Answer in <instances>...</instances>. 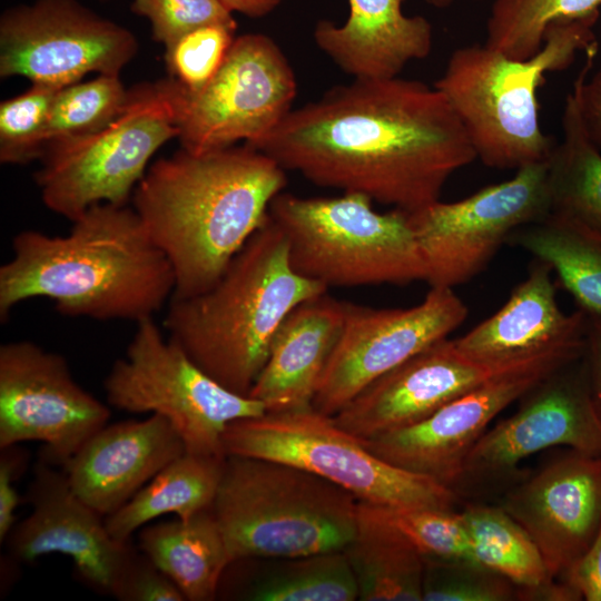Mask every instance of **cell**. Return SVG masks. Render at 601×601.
I'll return each instance as SVG.
<instances>
[{
	"label": "cell",
	"mask_w": 601,
	"mask_h": 601,
	"mask_svg": "<svg viewBox=\"0 0 601 601\" xmlns=\"http://www.w3.org/2000/svg\"><path fill=\"white\" fill-rule=\"evenodd\" d=\"M343 324L344 300L327 292L293 308L276 331L267 361L248 396L272 413L313 407Z\"/></svg>",
	"instance_id": "cell-24"
},
{
	"label": "cell",
	"mask_w": 601,
	"mask_h": 601,
	"mask_svg": "<svg viewBox=\"0 0 601 601\" xmlns=\"http://www.w3.org/2000/svg\"><path fill=\"white\" fill-rule=\"evenodd\" d=\"M283 565L249 588L255 601H353L358 599L354 572L344 550L287 558Z\"/></svg>",
	"instance_id": "cell-31"
},
{
	"label": "cell",
	"mask_w": 601,
	"mask_h": 601,
	"mask_svg": "<svg viewBox=\"0 0 601 601\" xmlns=\"http://www.w3.org/2000/svg\"><path fill=\"white\" fill-rule=\"evenodd\" d=\"M138 50L127 28L78 0H36L0 17V76L61 89L90 72L120 76Z\"/></svg>",
	"instance_id": "cell-13"
},
{
	"label": "cell",
	"mask_w": 601,
	"mask_h": 601,
	"mask_svg": "<svg viewBox=\"0 0 601 601\" xmlns=\"http://www.w3.org/2000/svg\"><path fill=\"white\" fill-rule=\"evenodd\" d=\"M185 452L171 423L150 414L105 425L61 469L73 492L107 516Z\"/></svg>",
	"instance_id": "cell-22"
},
{
	"label": "cell",
	"mask_w": 601,
	"mask_h": 601,
	"mask_svg": "<svg viewBox=\"0 0 601 601\" xmlns=\"http://www.w3.org/2000/svg\"><path fill=\"white\" fill-rule=\"evenodd\" d=\"M100 1H107V0H100Z\"/></svg>",
	"instance_id": "cell-46"
},
{
	"label": "cell",
	"mask_w": 601,
	"mask_h": 601,
	"mask_svg": "<svg viewBox=\"0 0 601 601\" xmlns=\"http://www.w3.org/2000/svg\"><path fill=\"white\" fill-rule=\"evenodd\" d=\"M546 160L452 203L408 211L431 287L454 288L480 274L518 228L551 211Z\"/></svg>",
	"instance_id": "cell-11"
},
{
	"label": "cell",
	"mask_w": 601,
	"mask_h": 601,
	"mask_svg": "<svg viewBox=\"0 0 601 601\" xmlns=\"http://www.w3.org/2000/svg\"><path fill=\"white\" fill-rule=\"evenodd\" d=\"M226 456L185 452L144 485L129 501L105 516L109 533L129 542L135 531L164 514L185 520L211 509Z\"/></svg>",
	"instance_id": "cell-28"
},
{
	"label": "cell",
	"mask_w": 601,
	"mask_h": 601,
	"mask_svg": "<svg viewBox=\"0 0 601 601\" xmlns=\"http://www.w3.org/2000/svg\"><path fill=\"white\" fill-rule=\"evenodd\" d=\"M186 95L173 78L136 86L102 129L48 144L35 175L43 204L71 221L96 204L126 205L152 155L178 137Z\"/></svg>",
	"instance_id": "cell-8"
},
{
	"label": "cell",
	"mask_w": 601,
	"mask_h": 601,
	"mask_svg": "<svg viewBox=\"0 0 601 601\" xmlns=\"http://www.w3.org/2000/svg\"><path fill=\"white\" fill-rule=\"evenodd\" d=\"M595 41L585 51V61L574 82L579 90L580 112L584 127L592 141L601 149V61L590 75L598 55Z\"/></svg>",
	"instance_id": "cell-40"
},
{
	"label": "cell",
	"mask_w": 601,
	"mask_h": 601,
	"mask_svg": "<svg viewBox=\"0 0 601 601\" xmlns=\"http://www.w3.org/2000/svg\"><path fill=\"white\" fill-rule=\"evenodd\" d=\"M509 244L546 263L587 315H601V234L550 211L514 230Z\"/></svg>",
	"instance_id": "cell-29"
},
{
	"label": "cell",
	"mask_w": 601,
	"mask_h": 601,
	"mask_svg": "<svg viewBox=\"0 0 601 601\" xmlns=\"http://www.w3.org/2000/svg\"><path fill=\"white\" fill-rule=\"evenodd\" d=\"M144 552L178 587L186 601H210L231 559L211 509L189 519L145 526Z\"/></svg>",
	"instance_id": "cell-25"
},
{
	"label": "cell",
	"mask_w": 601,
	"mask_h": 601,
	"mask_svg": "<svg viewBox=\"0 0 601 601\" xmlns=\"http://www.w3.org/2000/svg\"><path fill=\"white\" fill-rule=\"evenodd\" d=\"M344 552L356 579L358 600H423V555L370 504L358 503L356 532Z\"/></svg>",
	"instance_id": "cell-27"
},
{
	"label": "cell",
	"mask_w": 601,
	"mask_h": 601,
	"mask_svg": "<svg viewBox=\"0 0 601 601\" xmlns=\"http://www.w3.org/2000/svg\"><path fill=\"white\" fill-rule=\"evenodd\" d=\"M515 413L482 435L452 486L456 492L515 477L519 463L553 446L601 455V420L592 402L583 357L539 381Z\"/></svg>",
	"instance_id": "cell-15"
},
{
	"label": "cell",
	"mask_w": 601,
	"mask_h": 601,
	"mask_svg": "<svg viewBox=\"0 0 601 601\" xmlns=\"http://www.w3.org/2000/svg\"><path fill=\"white\" fill-rule=\"evenodd\" d=\"M223 446L225 455L303 469L371 505L454 511L459 499L452 487L382 460L333 416L313 407L236 420L227 426Z\"/></svg>",
	"instance_id": "cell-9"
},
{
	"label": "cell",
	"mask_w": 601,
	"mask_h": 601,
	"mask_svg": "<svg viewBox=\"0 0 601 601\" xmlns=\"http://www.w3.org/2000/svg\"><path fill=\"white\" fill-rule=\"evenodd\" d=\"M27 501L31 512L4 541L11 558L32 562L46 554L68 555L83 583L112 595L136 552L129 542L116 540L105 516L73 492L65 472L42 460L35 465Z\"/></svg>",
	"instance_id": "cell-18"
},
{
	"label": "cell",
	"mask_w": 601,
	"mask_h": 601,
	"mask_svg": "<svg viewBox=\"0 0 601 601\" xmlns=\"http://www.w3.org/2000/svg\"><path fill=\"white\" fill-rule=\"evenodd\" d=\"M327 289L293 269L286 239L268 217L209 289L170 298L164 326L208 375L248 396L284 318Z\"/></svg>",
	"instance_id": "cell-4"
},
{
	"label": "cell",
	"mask_w": 601,
	"mask_h": 601,
	"mask_svg": "<svg viewBox=\"0 0 601 601\" xmlns=\"http://www.w3.org/2000/svg\"><path fill=\"white\" fill-rule=\"evenodd\" d=\"M552 268L534 258L505 304L454 343L480 365L510 370L583 354L587 314L564 313L556 302Z\"/></svg>",
	"instance_id": "cell-20"
},
{
	"label": "cell",
	"mask_w": 601,
	"mask_h": 601,
	"mask_svg": "<svg viewBox=\"0 0 601 601\" xmlns=\"http://www.w3.org/2000/svg\"><path fill=\"white\" fill-rule=\"evenodd\" d=\"M237 26L207 24L165 48L170 78L189 92L204 88L217 73L234 40Z\"/></svg>",
	"instance_id": "cell-37"
},
{
	"label": "cell",
	"mask_w": 601,
	"mask_h": 601,
	"mask_svg": "<svg viewBox=\"0 0 601 601\" xmlns=\"http://www.w3.org/2000/svg\"><path fill=\"white\" fill-rule=\"evenodd\" d=\"M233 13L262 18L273 12L283 0H219Z\"/></svg>",
	"instance_id": "cell-44"
},
{
	"label": "cell",
	"mask_w": 601,
	"mask_h": 601,
	"mask_svg": "<svg viewBox=\"0 0 601 601\" xmlns=\"http://www.w3.org/2000/svg\"><path fill=\"white\" fill-rule=\"evenodd\" d=\"M599 17L552 22L538 52L514 59L484 45L457 48L434 87L447 99L479 158L496 169L545 161L556 145L539 124L545 73L566 69L597 40Z\"/></svg>",
	"instance_id": "cell-5"
},
{
	"label": "cell",
	"mask_w": 601,
	"mask_h": 601,
	"mask_svg": "<svg viewBox=\"0 0 601 601\" xmlns=\"http://www.w3.org/2000/svg\"><path fill=\"white\" fill-rule=\"evenodd\" d=\"M569 362L545 361L505 372L418 423L361 441L387 463L452 487L493 418L544 376Z\"/></svg>",
	"instance_id": "cell-17"
},
{
	"label": "cell",
	"mask_w": 601,
	"mask_h": 601,
	"mask_svg": "<svg viewBox=\"0 0 601 601\" xmlns=\"http://www.w3.org/2000/svg\"><path fill=\"white\" fill-rule=\"evenodd\" d=\"M404 1L348 0L346 21L319 20L314 41L354 79L397 77L408 62L425 59L433 42L430 21L405 14Z\"/></svg>",
	"instance_id": "cell-23"
},
{
	"label": "cell",
	"mask_w": 601,
	"mask_h": 601,
	"mask_svg": "<svg viewBox=\"0 0 601 601\" xmlns=\"http://www.w3.org/2000/svg\"><path fill=\"white\" fill-rule=\"evenodd\" d=\"M425 601L520 600L516 585L471 559H424Z\"/></svg>",
	"instance_id": "cell-35"
},
{
	"label": "cell",
	"mask_w": 601,
	"mask_h": 601,
	"mask_svg": "<svg viewBox=\"0 0 601 601\" xmlns=\"http://www.w3.org/2000/svg\"><path fill=\"white\" fill-rule=\"evenodd\" d=\"M560 581L580 600L601 601V524L590 548Z\"/></svg>",
	"instance_id": "cell-42"
},
{
	"label": "cell",
	"mask_w": 601,
	"mask_h": 601,
	"mask_svg": "<svg viewBox=\"0 0 601 601\" xmlns=\"http://www.w3.org/2000/svg\"><path fill=\"white\" fill-rule=\"evenodd\" d=\"M563 139L546 159L551 211L601 234V149L590 138L574 82L562 116Z\"/></svg>",
	"instance_id": "cell-30"
},
{
	"label": "cell",
	"mask_w": 601,
	"mask_h": 601,
	"mask_svg": "<svg viewBox=\"0 0 601 601\" xmlns=\"http://www.w3.org/2000/svg\"><path fill=\"white\" fill-rule=\"evenodd\" d=\"M512 370L515 368L496 370L474 363L460 353L454 339L446 337L372 382L333 418L356 439H373L418 423L451 401Z\"/></svg>",
	"instance_id": "cell-21"
},
{
	"label": "cell",
	"mask_w": 601,
	"mask_h": 601,
	"mask_svg": "<svg viewBox=\"0 0 601 601\" xmlns=\"http://www.w3.org/2000/svg\"><path fill=\"white\" fill-rule=\"evenodd\" d=\"M449 287H431L406 308H374L344 302V324L316 391L313 408L334 416L372 382L433 343L467 316Z\"/></svg>",
	"instance_id": "cell-16"
},
{
	"label": "cell",
	"mask_w": 601,
	"mask_h": 601,
	"mask_svg": "<svg viewBox=\"0 0 601 601\" xmlns=\"http://www.w3.org/2000/svg\"><path fill=\"white\" fill-rule=\"evenodd\" d=\"M601 0H494L485 45L514 59L540 50L554 21L599 17Z\"/></svg>",
	"instance_id": "cell-32"
},
{
	"label": "cell",
	"mask_w": 601,
	"mask_h": 601,
	"mask_svg": "<svg viewBox=\"0 0 601 601\" xmlns=\"http://www.w3.org/2000/svg\"><path fill=\"white\" fill-rule=\"evenodd\" d=\"M60 89L31 83L24 92L0 104V161L28 164L47 148L50 110Z\"/></svg>",
	"instance_id": "cell-34"
},
{
	"label": "cell",
	"mask_w": 601,
	"mask_h": 601,
	"mask_svg": "<svg viewBox=\"0 0 601 601\" xmlns=\"http://www.w3.org/2000/svg\"><path fill=\"white\" fill-rule=\"evenodd\" d=\"M131 10L148 19L154 40L165 48L203 26H237L233 12L219 0H132Z\"/></svg>",
	"instance_id": "cell-38"
},
{
	"label": "cell",
	"mask_w": 601,
	"mask_h": 601,
	"mask_svg": "<svg viewBox=\"0 0 601 601\" xmlns=\"http://www.w3.org/2000/svg\"><path fill=\"white\" fill-rule=\"evenodd\" d=\"M104 388L107 403L119 411L168 420L186 452L199 455L226 456L227 426L266 413L262 402L228 390L165 338L154 317L136 323L125 356L111 366Z\"/></svg>",
	"instance_id": "cell-10"
},
{
	"label": "cell",
	"mask_w": 601,
	"mask_h": 601,
	"mask_svg": "<svg viewBox=\"0 0 601 601\" xmlns=\"http://www.w3.org/2000/svg\"><path fill=\"white\" fill-rule=\"evenodd\" d=\"M425 1L427 4L434 8L443 9L451 6L455 0H425Z\"/></svg>",
	"instance_id": "cell-45"
},
{
	"label": "cell",
	"mask_w": 601,
	"mask_h": 601,
	"mask_svg": "<svg viewBox=\"0 0 601 601\" xmlns=\"http://www.w3.org/2000/svg\"><path fill=\"white\" fill-rule=\"evenodd\" d=\"M109 417L60 354L29 341L0 346V449L39 441L40 460L62 467Z\"/></svg>",
	"instance_id": "cell-14"
},
{
	"label": "cell",
	"mask_w": 601,
	"mask_h": 601,
	"mask_svg": "<svg viewBox=\"0 0 601 601\" xmlns=\"http://www.w3.org/2000/svg\"><path fill=\"white\" fill-rule=\"evenodd\" d=\"M582 357L592 402L601 420V315H587Z\"/></svg>",
	"instance_id": "cell-43"
},
{
	"label": "cell",
	"mask_w": 601,
	"mask_h": 601,
	"mask_svg": "<svg viewBox=\"0 0 601 601\" xmlns=\"http://www.w3.org/2000/svg\"><path fill=\"white\" fill-rule=\"evenodd\" d=\"M27 463V452L17 445L1 449L0 454V541H6L16 524L20 502L14 481Z\"/></svg>",
	"instance_id": "cell-41"
},
{
	"label": "cell",
	"mask_w": 601,
	"mask_h": 601,
	"mask_svg": "<svg viewBox=\"0 0 601 601\" xmlns=\"http://www.w3.org/2000/svg\"><path fill=\"white\" fill-rule=\"evenodd\" d=\"M286 170L247 145L185 149L155 161L134 190V209L169 260L171 298L209 289L269 217Z\"/></svg>",
	"instance_id": "cell-2"
},
{
	"label": "cell",
	"mask_w": 601,
	"mask_h": 601,
	"mask_svg": "<svg viewBox=\"0 0 601 601\" xmlns=\"http://www.w3.org/2000/svg\"><path fill=\"white\" fill-rule=\"evenodd\" d=\"M297 82L286 56L264 33L235 38L223 65L200 90H187L179 122L181 148L204 154L253 145L293 109Z\"/></svg>",
	"instance_id": "cell-12"
},
{
	"label": "cell",
	"mask_w": 601,
	"mask_h": 601,
	"mask_svg": "<svg viewBox=\"0 0 601 601\" xmlns=\"http://www.w3.org/2000/svg\"><path fill=\"white\" fill-rule=\"evenodd\" d=\"M128 97L119 76L114 75L61 88L50 110L47 146L102 129L122 111Z\"/></svg>",
	"instance_id": "cell-33"
},
{
	"label": "cell",
	"mask_w": 601,
	"mask_h": 601,
	"mask_svg": "<svg viewBox=\"0 0 601 601\" xmlns=\"http://www.w3.org/2000/svg\"><path fill=\"white\" fill-rule=\"evenodd\" d=\"M111 597L120 601H186L175 582L140 550L126 565Z\"/></svg>",
	"instance_id": "cell-39"
},
{
	"label": "cell",
	"mask_w": 601,
	"mask_h": 601,
	"mask_svg": "<svg viewBox=\"0 0 601 601\" xmlns=\"http://www.w3.org/2000/svg\"><path fill=\"white\" fill-rule=\"evenodd\" d=\"M371 506L382 519L402 532L424 559H471L476 561L470 536L459 512Z\"/></svg>",
	"instance_id": "cell-36"
},
{
	"label": "cell",
	"mask_w": 601,
	"mask_h": 601,
	"mask_svg": "<svg viewBox=\"0 0 601 601\" xmlns=\"http://www.w3.org/2000/svg\"><path fill=\"white\" fill-rule=\"evenodd\" d=\"M500 505L532 538L552 577L561 580L601 524V455L569 449L513 484Z\"/></svg>",
	"instance_id": "cell-19"
},
{
	"label": "cell",
	"mask_w": 601,
	"mask_h": 601,
	"mask_svg": "<svg viewBox=\"0 0 601 601\" xmlns=\"http://www.w3.org/2000/svg\"><path fill=\"white\" fill-rule=\"evenodd\" d=\"M358 503L294 465L226 455L211 510L233 563L344 550L356 532Z\"/></svg>",
	"instance_id": "cell-6"
},
{
	"label": "cell",
	"mask_w": 601,
	"mask_h": 601,
	"mask_svg": "<svg viewBox=\"0 0 601 601\" xmlns=\"http://www.w3.org/2000/svg\"><path fill=\"white\" fill-rule=\"evenodd\" d=\"M460 518L474 559L513 582L520 600H580L564 582H555L529 533L501 506L466 504Z\"/></svg>",
	"instance_id": "cell-26"
},
{
	"label": "cell",
	"mask_w": 601,
	"mask_h": 601,
	"mask_svg": "<svg viewBox=\"0 0 601 601\" xmlns=\"http://www.w3.org/2000/svg\"><path fill=\"white\" fill-rule=\"evenodd\" d=\"M316 186L413 211L476 154L446 97L402 79H353L292 109L253 145Z\"/></svg>",
	"instance_id": "cell-1"
},
{
	"label": "cell",
	"mask_w": 601,
	"mask_h": 601,
	"mask_svg": "<svg viewBox=\"0 0 601 601\" xmlns=\"http://www.w3.org/2000/svg\"><path fill=\"white\" fill-rule=\"evenodd\" d=\"M269 217L283 233L293 269L329 287L404 285L426 280L408 211L377 213L362 194H278Z\"/></svg>",
	"instance_id": "cell-7"
},
{
	"label": "cell",
	"mask_w": 601,
	"mask_h": 601,
	"mask_svg": "<svg viewBox=\"0 0 601 601\" xmlns=\"http://www.w3.org/2000/svg\"><path fill=\"white\" fill-rule=\"evenodd\" d=\"M66 236L28 229L0 267V319L19 303L47 297L66 316L97 321L154 317L170 300L175 275L127 205L96 204Z\"/></svg>",
	"instance_id": "cell-3"
}]
</instances>
